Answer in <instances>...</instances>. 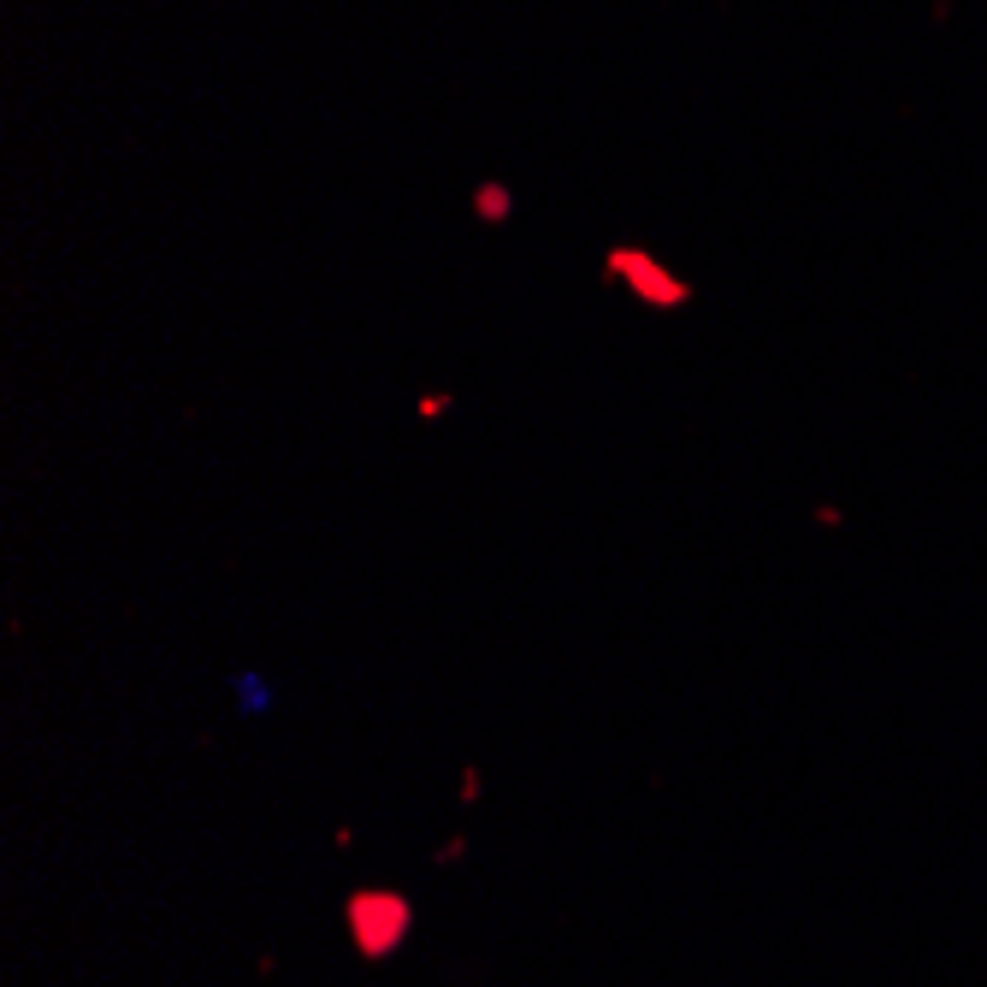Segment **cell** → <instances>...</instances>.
I'll list each match as a JSON object with an SVG mask.
<instances>
[{
    "mask_svg": "<svg viewBox=\"0 0 987 987\" xmlns=\"http://www.w3.org/2000/svg\"><path fill=\"white\" fill-rule=\"evenodd\" d=\"M473 798H479V769L467 763V769H461V804H473Z\"/></svg>",
    "mask_w": 987,
    "mask_h": 987,
    "instance_id": "cell-7",
    "label": "cell"
},
{
    "mask_svg": "<svg viewBox=\"0 0 987 987\" xmlns=\"http://www.w3.org/2000/svg\"><path fill=\"white\" fill-rule=\"evenodd\" d=\"M603 272H609V278H615V284L639 302V308L674 314V308H686V302H692V284H686V278H680L668 261H657L651 249H627V243H621V249H609V255H603Z\"/></svg>",
    "mask_w": 987,
    "mask_h": 987,
    "instance_id": "cell-2",
    "label": "cell"
},
{
    "mask_svg": "<svg viewBox=\"0 0 987 987\" xmlns=\"http://www.w3.org/2000/svg\"><path fill=\"white\" fill-rule=\"evenodd\" d=\"M473 213H479L485 225H503V219L515 213V190H509V184H479V190H473Z\"/></svg>",
    "mask_w": 987,
    "mask_h": 987,
    "instance_id": "cell-3",
    "label": "cell"
},
{
    "mask_svg": "<svg viewBox=\"0 0 987 987\" xmlns=\"http://www.w3.org/2000/svg\"><path fill=\"white\" fill-rule=\"evenodd\" d=\"M237 704H243V716H266L272 710V686L261 674H237Z\"/></svg>",
    "mask_w": 987,
    "mask_h": 987,
    "instance_id": "cell-4",
    "label": "cell"
},
{
    "mask_svg": "<svg viewBox=\"0 0 987 987\" xmlns=\"http://www.w3.org/2000/svg\"><path fill=\"white\" fill-rule=\"evenodd\" d=\"M456 857H467V834H456V840L438 846V863H456Z\"/></svg>",
    "mask_w": 987,
    "mask_h": 987,
    "instance_id": "cell-6",
    "label": "cell"
},
{
    "mask_svg": "<svg viewBox=\"0 0 987 987\" xmlns=\"http://www.w3.org/2000/svg\"><path fill=\"white\" fill-rule=\"evenodd\" d=\"M343 928H349L355 958L385 964V958H396V952L414 940V899H408L402 887H391V881L349 887V899H343Z\"/></svg>",
    "mask_w": 987,
    "mask_h": 987,
    "instance_id": "cell-1",
    "label": "cell"
},
{
    "mask_svg": "<svg viewBox=\"0 0 987 987\" xmlns=\"http://www.w3.org/2000/svg\"><path fill=\"white\" fill-rule=\"evenodd\" d=\"M414 408H420V420H438V414H450V396H444V391H426Z\"/></svg>",
    "mask_w": 987,
    "mask_h": 987,
    "instance_id": "cell-5",
    "label": "cell"
}]
</instances>
